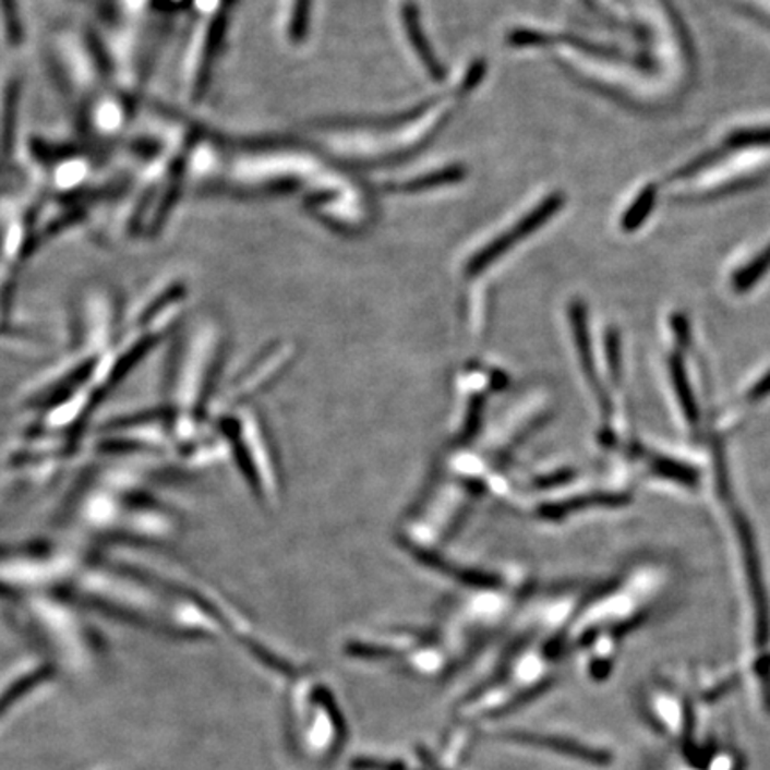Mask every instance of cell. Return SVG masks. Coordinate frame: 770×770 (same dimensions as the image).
<instances>
[{"instance_id":"1","label":"cell","mask_w":770,"mask_h":770,"mask_svg":"<svg viewBox=\"0 0 770 770\" xmlns=\"http://www.w3.org/2000/svg\"><path fill=\"white\" fill-rule=\"evenodd\" d=\"M452 100L435 98L385 118H339L317 125L332 159L348 170L393 165L426 147L452 117Z\"/></svg>"},{"instance_id":"2","label":"cell","mask_w":770,"mask_h":770,"mask_svg":"<svg viewBox=\"0 0 770 770\" xmlns=\"http://www.w3.org/2000/svg\"><path fill=\"white\" fill-rule=\"evenodd\" d=\"M50 74L59 92L74 106L77 120L108 93L115 92L117 64L95 31L86 25H63L50 36Z\"/></svg>"},{"instance_id":"3","label":"cell","mask_w":770,"mask_h":770,"mask_svg":"<svg viewBox=\"0 0 770 770\" xmlns=\"http://www.w3.org/2000/svg\"><path fill=\"white\" fill-rule=\"evenodd\" d=\"M234 0H216L210 4L207 19L193 36L190 55L184 67L185 89L191 103H202L209 89L213 70L224 50L225 36L229 31Z\"/></svg>"},{"instance_id":"4","label":"cell","mask_w":770,"mask_h":770,"mask_svg":"<svg viewBox=\"0 0 770 770\" xmlns=\"http://www.w3.org/2000/svg\"><path fill=\"white\" fill-rule=\"evenodd\" d=\"M564 204H566V196L562 195L561 191H555V193L544 196L539 204L533 205L532 209L525 213L505 232L489 239L488 244H483L482 249L477 250L473 257H469L468 263H466V268H464L466 269V275L468 277H477V275L482 274L483 269L493 266L503 255L516 249L517 244L525 241V239L536 234L537 230L544 227L553 216L558 215Z\"/></svg>"},{"instance_id":"5","label":"cell","mask_w":770,"mask_h":770,"mask_svg":"<svg viewBox=\"0 0 770 770\" xmlns=\"http://www.w3.org/2000/svg\"><path fill=\"white\" fill-rule=\"evenodd\" d=\"M22 84L16 67L0 70V173L10 168L15 154Z\"/></svg>"},{"instance_id":"6","label":"cell","mask_w":770,"mask_h":770,"mask_svg":"<svg viewBox=\"0 0 770 770\" xmlns=\"http://www.w3.org/2000/svg\"><path fill=\"white\" fill-rule=\"evenodd\" d=\"M497 738L516 742V744H522V746L539 747V749H546V751L558 753V755L569 756V758H576V760L587 761L590 766H609V763H612V755L609 751L586 746V744L564 738V736L514 732L503 733V735H497Z\"/></svg>"},{"instance_id":"7","label":"cell","mask_w":770,"mask_h":770,"mask_svg":"<svg viewBox=\"0 0 770 770\" xmlns=\"http://www.w3.org/2000/svg\"><path fill=\"white\" fill-rule=\"evenodd\" d=\"M401 24H404L407 41H409L410 47L420 59L421 67L426 70V74L430 77L441 81L444 77V69L441 67L434 49L430 47V39L424 33L423 24H421L418 5L412 4V2L401 5Z\"/></svg>"},{"instance_id":"8","label":"cell","mask_w":770,"mask_h":770,"mask_svg":"<svg viewBox=\"0 0 770 770\" xmlns=\"http://www.w3.org/2000/svg\"><path fill=\"white\" fill-rule=\"evenodd\" d=\"M466 177V170L460 165H449L440 168V170L421 173V176L412 177L407 181L389 182L384 184V190L389 193H423V191L437 190L444 185L457 184Z\"/></svg>"},{"instance_id":"9","label":"cell","mask_w":770,"mask_h":770,"mask_svg":"<svg viewBox=\"0 0 770 770\" xmlns=\"http://www.w3.org/2000/svg\"><path fill=\"white\" fill-rule=\"evenodd\" d=\"M24 41L25 27L19 0H0V45L10 52H16Z\"/></svg>"},{"instance_id":"10","label":"cell","mask_w":770,"mask_h":770,"mask_svg":"<svg viewBox=\"0 0 770 770\" xmlns=\"http://www.w3.org/2000/svg\"><path fill=\"white\" fill-rule=\"evenodd\" d=\"M312 0H291L289 8L288 35L291 44L302 45L311 25Z\"/></svg>"},{"instance_id":"11","label":"cell","mask_w":770,"mask_h":770,"mask_svg":"<svg viewBox=\"0 0 770 770\" xmlns=\"http://www.w3.org/2000/svg\"><path fill=\"white\" fill-rule=\"evenodd\" d=\"M45 678V669H35L33 673L24 674L20 678L13 679V682L8 685V687L0 694V715L4 710L13 705V702L19 701L20 696H24L27 690L35 687L39 679Z\"/></svg>"},{"instance_id":"12","label":"cell","mask_w":770,"mask_h":770,"mask_svg":"<svg viewBox=\"0 0 770 770\" xmlns=\"http://www.w3.org/2000/svg\"><path fill=\"white\" fill-rule=\"evenodd\" d=\"M654 205V188L649 185L646 190L640 191V195L635 198L634 205L626 210L624 215V229L634 230L640 221L648 218L649 213L653 209Z\"/></svg>"},{"instance_id":"13","label":"cell","mask_w":770,"mask_h":770,"mask_svg":"<svg viewBox=\"0 0 770 770\" xmlns=\"http://www.w3.org/2000/svg\"><path fill=\"white\" fill-rule=\"evenodd\" d=\"M353 770H407V767L400 761H384L370 760V758H361L351 763Z\"/></svg>"},{"instance_id":"14","label":"cell","mask_w":770,"mask_h":770,"mask_svg":"<svg viewBox=\"0 0 770 770\" xmlns=\"http://www.w3.org/2000/svg\"><path fill=\"white\" fill-rule=\"evenodd\" d=\"M741 2L770 24V0H741Z\"/></svg>"},{"instance_id":"15","label":"cell","mask_w":770,"mask_h":770,"mask_svg":"<svg viewBox=\"0 0 770 770\" xmlns=\"http://www.w3.org/2000/svg\"><path fill=\"white\" fill-rule=\"evenodd\" d=\"M590 2L598 5L600 10L610 13V16H619L617 15L619 13V0H590Z\"/></svg>"},{"instance_id":"16","label":"cell","mask_w":770,"mask_h":770,"mask_svg":"<svg viewBox=\"0 0 770 770\" xmlns=\"http://www.w3.org/2000/svg\"><path fill=\"white\" fill-rule=\"evenodd\" d=\"M434 770H441V769H437V767H434Z\"/></svg>"}]
</instances>
